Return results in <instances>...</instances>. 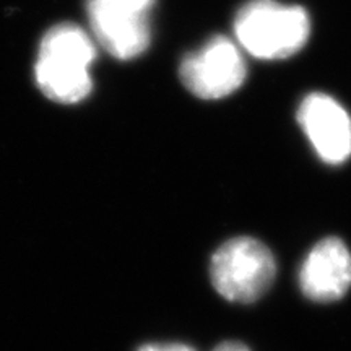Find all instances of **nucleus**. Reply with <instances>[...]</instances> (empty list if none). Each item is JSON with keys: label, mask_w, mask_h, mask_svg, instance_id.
I'll return each mask as SVG.
<instances>
[{"label": "nucleus", "mask_w": 351, "mask_h": 351, "mask_svg": "<svg viewBox=\"0 0 351 351\" xmlns=\"http://www.w3.org/2000/svg\"><path fill=\"white\" fill-rule=\"evenodd\" d=\"M298 121L326 163L341 165L351 156V117L330 96H306L298 111Z\"/></svg>", "instance_id": "obj_6"}, {"label": "nucleus", "mask_w": 351, "mask_h": 351, "mask_svg": "<svg viewBox=\"0 0 351 351\" xmlns=\"http://www.w3.org/2000/svg\"><path fill=\"white\" fill-rule=\"evenodd\" d=\"M276 275L274 254L249 236L226 241L210 262V280L218 295L230 302L251 304L269 291Z\"/></svg>", "instance_id": "obj_3"}, {"label": "nucleus", "mask_w": 351, "mask_h": 351, "mask_svg": "<svg viewBox=\"0 0 351 351\" xmlns=\"http://www.w3.org/2000/svg\"><path fill=\"white\" fill-rule=\"evenodd\" d=\"M351 287V254L343 241L330 236L311 249L300 269V288L307 300L333 302Z\"/></svg>", "instance_id": "obj_7"}, {"label": "nucleus", "mask_w": 351, "mask_h": 351, "mask_svg": "<svg viewBox=\"0 0 351 351\" xmlns=\"http://www.w3.org/2000/svg\"><path fill=\"white\" fill-rule=\"evenodd\" d=\"M213 351H251L247 345L241 343V341H234V340H226L221 341L218 346H215Z\"/></svg>", "instance_id": "obj_9"}, {"label": "nucleus", "mask_w": 351, "mask_h": 351, "mask_svg": "<svg viewBox=\"0 0 351 351\" xmlns=\"http://www.w3.org/2000/svg\"><path fill=\"white\" fill-rule=\"evenodd\" d=\"M234 33L243 49L263 60H278L300 52L311 34L302 7L275 0H251L238 12Z\"/></svg>", "instance_id": "obj_2"}, {"label": "nucleus", "mask_w": 351, "mask_h": 351, "mask_svg": "<svg viewBox=\"0 0 351 351\" xmlns=\"http://www.w3.org/2000/svg\"><path fill=\"white\" fill-rule=\"evenodd\" d=\"M137 351H197L186 343H147Z\"/></svg>", "instance_id": "obj_8"}, {"label": "nucleus", "mask_w": 351, "mask_h": 351, "mask_svg": "<svg viewBox=\"0 0 351 351\" xmlns=\"http://www.w3.org/2000/svg\"><path fill=\"white\" fill-rule=\"evenodd\" d=\"M155 0H88L91 32L109 54L134 59L150 44V13Z\"/></svg>", "instance_id": "obj_4"}, {"label": "nucleus", "mask_w": 351, "mask_h": 351, "mask_svg": "<svg viewBox=\"0 0 351 351\" xmlns=\"http://www.w3.org/2000/svg\"><path fill=\"white\" fill-rule=\"evenodd\" d=\"M179 75L197 98L219 99L243 85L247 69L234 43L225 36H213L202 49L184 57Z\"/></svg>", "instance_id": "obj_5"}, {"label": "nucleus", "mask_w": 351, "mask_h": 351, "mask_svg": "<svg viewBox=\"0 0 351 351\" xmlns=\"http://www.w3.org/2000/svg\"><path fill=\"white\" fill-rule=\"evenodd\" d=\"M95 57V44L80 26H54L39 46L34 69L39 90L56 103H80L93 88L90 67Z\"/></svg>", "instance_id": "obj_1"}]
</instances>
